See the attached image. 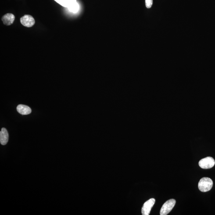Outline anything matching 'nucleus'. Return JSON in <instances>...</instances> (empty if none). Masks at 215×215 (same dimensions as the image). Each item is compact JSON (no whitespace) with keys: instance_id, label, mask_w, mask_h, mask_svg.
I'll return each instance as SVG.
<instances>
[{"instance_id":"nucleus-10","label":"nucleus","mask_w":215,"mask_h":215,"mask_svg":"<svg viewBox=\"0 0 215 215\" xmlns=\"http://www.w3.org/2000/svg\"><path fill=\"white\" fill-rule=\"evenodd\" d=\"M69 10L70 11V12H73V13H76V12H78L79 9V5L78 3H76L75 5H73V6L69 8Z\"/></svg>"},{"instance_id":"nucleus-11","label":"nucleus","mask_w":215,"mask_h":215,"mask_svg":"<svg viewBox=\"0 0 215 215\" xmlns=\"http://www.w3.org/2000/svg\"><path fill=\"white\" fill-rule=\"evenodd\" d=\"M145 5L148 9H150L152 6L153 3V0H145Z\"/></svg>"},{"instance_id":"nucleus-3","label":"nucleus","mask_w":215,"mask_h":215,"mask_svg":"<svg viewBox=\"0 0 215 215\" xmlns=\"http://www.w3.org/2000/svg\"><path fill=\"white\" fill-rule=\"evenodd\" d=\"M215 164V161L213 158L208 157L201 159L199 162V165L201 168L209 169L212 168Z\"/></svg>"},{"instance_id":"nucleus-8","label":"nucleus","mask_w":215,"mask_h":215,"mask_svg":"<svg viewBox=\"0 0 215 215\" xmlns=\"http://www.w3.org/2000/svg\"><path fill=\"white\" fill-rule=\"evenodd\" d=\"M15 16L12 14L8 13L4 15L2 18V20L4 24L7 26L11 25L14 21Z\"/></svg>"},{"instance_id":"nucleus-9","label":"nucleus","mask_w":215,"mask_h":215,"mask_svg":"<svg viewBox=\"0 0 215 215\" xmlns=\"http://www.w3.org/2000/svg\"><path fill=\"white\" fill-rule=\"evenodd\" d=\"M16 109L18 112L22 115H28L30 114L32 112L30 108L25 105H19Z\"/></svg>"},{"instance_id":"nucleus-4","label":"nucleus","mask_w":215,"mask_h":215,"mask_svg":"<svg viewBox=\"0 0 215 215\" xmlns=\"http://www.w3.org/2000/svg\"><path fill=\"white\" fill-rule=\"evenodd\" d=\"M155 200L154 198H151L149 200L146 201L144 204L141 209V213L143 215H149L150 213L153 205H154Z\"/></svg>"},{"instance_id":"nucleus-2","label":"nucleus","mask_w":215,"mask_h":215,"mask_svg":"<svg viewBox=\"0 0 215 215\" xmlns=\"http://www.w3.org/2000/svg\"><path fill=\"white\" fill-rule=\"evenodd\" d=\"M176 204V200L174 199H170L167 200L162 206L161 209L160 214L166 215L172 210Z\"/></svg>"},{"instance_id":"nucleus-7","label":"nucleus","mask_w":215,"mask_h":215,"mask_svg":"<svg viewBox=\"0 0 215 215\" xmlns=\"http://www.w3.org/2000/svg\"><path fill=\"white\" fill-rule=\"evenodd\" d=\"M54 1L61 6L67 9L71 7L77 2V0H54Z\"/></svg>"},{"instance_id":"nucleus-6","label":"nucleus","mask_w":215,"mask_h":215,"mask_svg":"<svg viewBox=\"0 0 215 215\" xmlns=\"http://www.w3.org/2000/svg\"><path fill=\"white\" fill-rule=\"evenodd\" d=\"M9 141V134L6 129L2 128L0 132V142L1 145H5Z\"/></svg>"},{"instance_id":"nucleus-5","label":"nucleus","mask_w":215,"mask_h":215,"mask_svg":"<svg viewBox=\"0 0 215 215\" xmlns=\"http://www.w3.org/2000/svg\"><path fill=\"white\" fill-rule=\"evenodd\" d=\"M20 23L24 26L31 27L35 23L34 19L31 15H25L20 18Z\"/></svg>"},{"instance_id":"nucleus-1","label":"nucleus","mask_w":215,"mask_h":215,"mask_svg":"<svg viewBox=\"0 0 215 215\" xmlns=\"http://www.w3.org/2000/svg\"><path fill=\"white\" fill-rule=\"evenodd\" d=\"M213 182L211 179L207 177L201 178L198 183V187L202 192H206L212 189Z\"/></svg>"}]
</instances>
